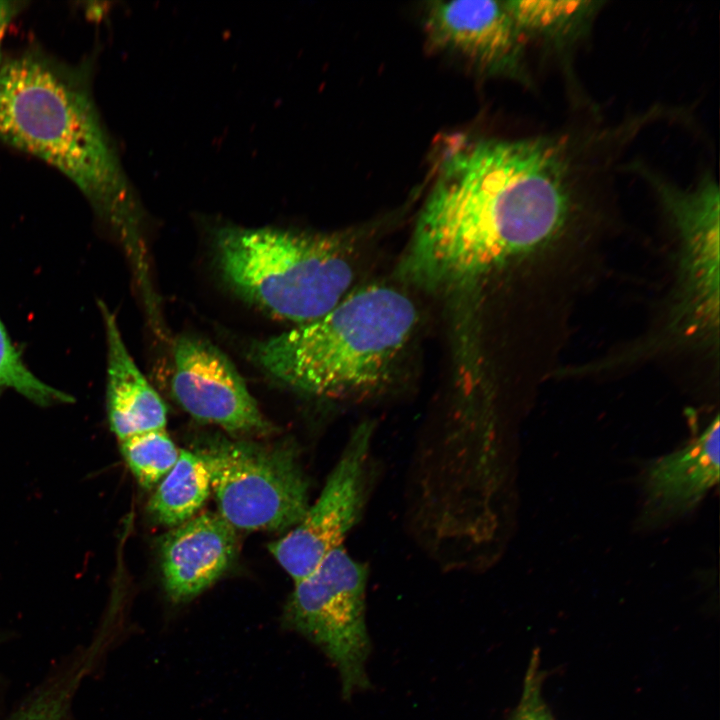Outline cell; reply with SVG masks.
I'll list each match as a JSON object with an SVG mask.
<instances>
[{"mask_svg":"<svg viewBox=\"0 0 720 720\" xmlns=\"http://www.w3.org/2000/svg\"><path fill=\"white\" fill-rule=\"evenodd\" d=\"M579 152L567 134L452 143L416 222L405 272L427 286L462 284L543 248L579 207Z\"/></svg>","mask_w":720,"mask_h":720,"instance_id":"cell-1","label":"cell"},{"mask_svg":"<svg viewBox=\"0 0 720 720\" xmlns=\"http://www.w3.org/2000/svg\"><path fill=\"white\" fill-rule=\"evenodd\" d=\"M0 137L69 177L127 249L136 274L149 271L145 214L86 87L40 56L0 68Z\"/></svg>","mask_w":720,"mask_h":720,"instance_id":"cell-2","label":"cell"},{"mask_svg":"<svg viewBox=\"0 0 720 720\" xmlns=\"http://www.w3.org/2000/svg\"><path fill=\"white\" fill-rule=\"evenodd\" d=\"M417 321L406 294L390 286H367L310 322L252 343L249 358L294 390L330 398L359 396L391 378Z\"/></svg>","mask_w":720,"mask_h":720,"instance_id":"cell-3","label":"cell"},{"mask_svg":"<svg viewBox=\"0 0 720 720\" xmlns=\"http://www.w3.org/2000/svg\"><path fill=\"white\" fill-rule=\"evenodd\" d=\"M213 242L219 271L239 296L298 325L335 307L355 275L352 249L337 235L224 224Z\"/></svg>","mask_w":720,"mask_h":720,"instance_id":"cell-4","label":"cell"},{"mask_svg":"<svg viewBox=\"0 0 720 720\" xmlns=\"http://www.w3.org/2000/svg\"><path fill=\"white\" fill-rule=\"evenodd\" d=\"M210 474L218 513L236 530L283 531L309 507L294 449L216 440L197 452Z\"/></svg>","mask_w":720,"mask_h":720,"instance_id":"cell-5","label":"cell"},{"mask_svg":"<svg viewBox=\"0 0 720 720\" xmlns=\"http://www.w3.org/2000/svg\"><path fill=\"white\" fill-rule=\"evenodd\" d=\"M366 583V566L340 546L295 582L284 611L285 624L315 643L336 666L344 698L369 687Z\"/></svg>","mask_w":720,"mask_h":720,"instance_id":"cell-6","label":"cell"},{"mask_svg":"<svg viewBox=\"0 0 720 720\" xmlns=\"http://www.w3.org/2000/svg\"><path fill=\"white\" fill-rule=\"evenodd\" d=\"M680 240L677 294L668 330L684 339L717 338L719 325V187L712 176L683 189L644 173Z\"/></svg>","mask_w":720,"mask_h":720,"instance_id":"cell-7","label":"cell"},{"mask_svg":"<svg viewBox=\"0 0 720 720\" xmlns=\"http://www.w3.org/2000/svg\"><path fill=\"white\" fill-rule=\"evenodd\" d=\"M371 429L359 427L348 440L321 494L286 535L268 545L294 582L310 574L342 542L362 513Z\"/></svg>","mask_w":720,"mask_h":720,"instance_id":"cell-8","label":"cell"},{"mask_svg":"<svg viewBox=\"0 0 720 720\" xmlns=\"http://www.w3.org/2000/svg\"><path fill=\"white\" fill-rule=\"evenodd\" d=\"M172 393L193 418L233 435H263L271 425L227 355L208 340L183 334L174 344Z\"/></svg>","mask_w":720,"mask_h":720,"instance_id":"cell-9","label":"cell"},{"mask_svg":"<svg viewBox=\"0 0 720 720\" xmlns=\"http://www.w3.org/2000/svg\"><path fill=\"white\" fill-rule=\"evenodd\" d=\"M425 29L435 47L463 57L488 75L529 80L526 40L504 1L431 2Z\"/></svg>","mask_w":720,"mask_h":720,"instance_id":"cell-10","label":"cell"},{"mask_svg":"<svg viewBox=\"0 0 720 720\" xmlns=\"http://www.w3.org/2000/svg\"><path fill=\"white\" fill-rule=\"evenodd\" d=\"M237 550L236 529L218 512L195 515L161 542L163 580L175 603L189 601L229 568Z\"/></svg>","mask_w":720,"mask_h":720,"instance_id":"cell-11","label":"cell"},{"mask_svg":"<svg viewBox=\"0 0 720 720\" xmlns=\"http://www.w3.org/2000/svg\"><path fill=\"white\" fill-rule=\"evenodd\" d=\"M719 416L678 450L655 459L644 475L646 513L666 520L694 509L719 481Z\"/></svg>","mask_w":720,"mask_h":720,"instance_id":"cell-12","label":"cell"},{"mask_svg":"<svg viewBox=\"0 0 720 720\" xmlns=\"http://www.w3.org/2000/svg\"><path fill=\"white\" fill-rule=\"evenodd\" d=\"M100 310L107 341V409L112 431L122 441L166 429V406L130 355L114 314Z\"/></svg>","mask_w":720,"mask_h":720,"instance_id":"cell-13","label":"cell"},{"mask_svg":"<svg viewBox=\"0 0 720 720\" xmlns=\"http://www.w3.org/2000/svg\"><path fill=\"white\" fill-rule=\"evenodd\" d=\"M525 40L535 39L554 49L570 48L589 31L600 2L504 1Z\"/></svg>","mask_w":720,"mask_h":720,"instance_id":"cell-14","label":"cell"},{"mask_svg":"<svg viewBox=\"0 0 720 720\" xmlns=\"http://www.w3.org/2000/svg\"><path fill=\"white\" fill-rule=\"evenodd\" d=\"M210 493V474L202 457L180 449L175 465L152 494L147 511L152 521L175 527L194 517Z\"/></svg>","mask_w":720,"mask_h":720,"instance_id":"cell-15","label":"cell"},{"mask_svg":"<svg viewBox=\"0 0 720 720\" xmlns=\"http://www.w3.org/2000/svg\"><path fill=\"white\" fill-rule=\"evenodd\" d=\"M121 453L139 482L151 489L173 468L179 449L166 429L153 430L120 441Z\"/></svg>","mask_w":720,"mask_h":720,"instance_id":"cell-16","label":"cell"},{"mask_svg":"<svg viewBox=\"0 0 720 720\" xmlns=\"http://www.w3.org/2000/svg\"><path fill=\"white\" fill-rule=\"evenodd\" d=\"M0 386L9 387L39 405L72 401L71 396L47 385L26 367L1 320Z\"/></svg>","mask_w":720,"mask_h":720,"instance_id":"cell-17","label":"cell"},{"mask_svg":"<svg viewBox=\"0 0 720 720\" xmlns=\"http://www.w3.org/2000/svg\"><path fill=\"white\" fill-rule=\"evenodd\" d=\"M80 673L70 674L39 691L9 720H66Z\"/></svg>","mask_w":720,"mask_h":720,"instance_id":"cell-18","label":"cell"},{"mask_svg":"<svg viewBox=\"0 0 720 720\" xmlns=\"http://www.w3.org/2000/svg\"><path fill=\"white\" fill-rule=\"evenodd\" d=\"M544 673L534 649L525 674L520 701L507 720H555L542 694Z\"/></svg>","mask_w":720,"mask_h":720,"instance_id":"cell-19","label":"cell"},{"mask_svg":"<svg viewBox=\"0 0 720 720\" xmlns=\"http://www.w3.org/2000/svg\"><path fill=\"white\" fill-rule=\"evenodd\" d=\"M21 6V2L0 1V46L7 26L12 18L18 13Z\"/></svg>","mask_w":720,"mask_h":720,"instance_id":"cell-20","label":"cell"}]
</instances>
